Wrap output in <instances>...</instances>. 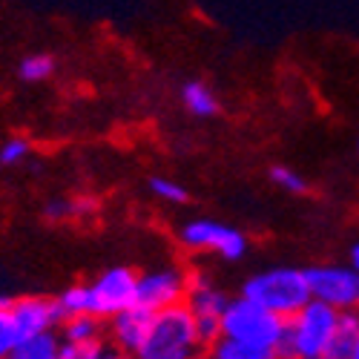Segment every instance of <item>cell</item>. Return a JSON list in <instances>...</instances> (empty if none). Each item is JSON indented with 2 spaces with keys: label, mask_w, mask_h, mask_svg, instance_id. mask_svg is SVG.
Returning a JSON list of instances; mask_svg holds the SVG:
<instances>
[{
  "label": "cell",
  "mask_w": 359,
  "mask_h": 359,
  "mask_svg": "<svg viewBox=\"0 0 359 359\" xmlns=\"http://www.w3.org/2000/svg\"><path fill=\"white\" fill-rule=\"evenodd\" d=\"M210 342L198 331V322L187 305H175L153 316L147 339L133 359H207Z\"/></svg>",
  "instance_id": "obj_1"
},
{
  "label": "cell",
  "mask_w": 359,
  "mask_h": 359,
  "mask_svg": "<svg viewBox=\"0 0 359 359\" xmlns=\"http://www.w3.org/2000/svg\"><path fill=\"white\" fill-rule=\"evenodd\" d=\"M242 296L253 299L262 308L279 313L282 319H290L311 302V285L305 267H293V264H279V267H264L256 271L253 276L245 279Z\"/></svg>",
  "instance_id": "obj_2"
},
{
  "label": "cell",
  "mask_w": 359,
  "mask_h": 359,
  "mask_svg": "<svg viewBox=\"0 0 359 359\" xmlns=\"http://www.w3.org/2000/svg\"><path fill=\"white\" fill-rule=\"evenodd\" d=\"M339 316L342 311L311 299L302 311L285 322L279 359H325L327 345L337 334Z\"/></svg>",
  "instance_id": "obj_3"
},
{
  "label": "cell",
  "mask_w": 359,
  "mask_h": 359,
  "mask_svg": "<svg viewBox=\"0 0 359 359\" xmlns=\"http://www.w3.org/2000/svg\"><path fill=\"white\" fill-rule=\"evenodd\" d=\"M285 322L287 319H282L279 313L267 311L259 302H253V299L238 293V296H230V305L222 316V337L253 342V345H267L279 351Z\"/></svg>",
  "instance_id": "obj_4"
},
{
  "label": "cell",
  "mask_w": 359,
  "mask_h": 359,
  "mask_svg": "<svg viewBox=\"0 0 359 359\" xmlns=\"http://www.w3.org/2000/svg\"><path fill=\"white\" fill-rule=\"evenodd\" d=\"M178 242L184 245L190 253H204V256H216L222 262H238L245 259L250 242L245 230H238L233 224L216 222V219H193L178 230Z\"/></svg>",
  "instance_id": "obj_5"
},
{
  "label": "cell",
  "mask_w": 359,
  "mask_h": 359,
  "mask_svg": "<svg viewBox=\"0 0 359 359\" xmlns=\"http://www.w3.org/2000/svg\"><path fill=\"white\" fill-rule=\"evenodd\" d=\"M311 296L337 311L359 308V273L351 264H313L305 267Z\"/></svg>",
  "instance_id": "obj_6"
},
{
  "label": "cell",
  "mask_w": 359,
  "mask_h": 359,
  "mask_svg": "<svg viewBox=\"0 0 359 359\" xmlns=\"http://www.w3.org/2000/svg\"><path fill=\"white\" fill-rule=\"evenodd\" d=\"M135 299H138V273L124 264L107 267L104 273H98L89 282V305H93V313L101 316L104 322L135 305Z\"/></svg>",
  "instance_id": "obj_7"
},
{
  "label": "cell",
  "mask_w": 359,
  "mask_h": 359,
  "mask_svg": "<svg viewBox=\"0 0 359 359\" xmlns=\"http://www.w3.org/2000/svg\"><path fill=\"white\" fill-rule=\"evenodd\" d=\"M190 287V273L178 264H158L138 273V299L135 302L149 308L153 313L184 305Z\"/></svg>",
  "instance_id": "obj_8"
},
{
  "label": "cell",
  "mask_w": 359,
  "mask_h": 359,
  "mask_svg": "<svg viewBox=\"0 0 359 359\" xmlns=\"http://www.w3.org/2000/svg\"><path fill=\"white\" fill-rule=\"evenodd\" d=\"M184 305L196 316L204 339L213 345L222 337V316L230 305V296L224 293V287L216 285L207 273H190V287H187Z\"/></svg>",
  "instance_id": "obj_9"
},
{
  "label": "cell",
  "mask_w": 359,
  "mask_h": 359,
  "mask_svg": "<svg viewBox=\"0 0 359 359\" xmlns=\"http://www.w3.org/2000/svg\"><path fill=\"white\" fill-rule=\"evenodd\" d=\"M153 316H156L153 311L138 305V302L121 313H115L112 319H107V345L135 353L141 348V342L147 339L149 327H153Z\"/></svg>",
  "instance_id": "obj_10"
},
{
  "label": "cell",
  "mask_w": 359,
  "mask_h": 359,
  "mask_svg": "<svg viewBox=\"0 0 359 359\" xmlns=\"http://www.w3.org/2000/svg\"><path fill=\"white\" fill-rule=\"evenodd\" d=\"M12 316L20 327V337H35L55 331L61 325V313L55 308V299L49 296H20L12 302Z\"/></svg>",
  "instance_id": "obj_11"
},
{
  "label": "cell",
  "mask_w": 359,
  "mask_h": 359,
  "mask_svg": "<svg viewBox=\"0 0 359 359\" xmlns=\"http://www.w3.org/2000/svg\"><path fill=\"white\" fill-rule=\"evenodd\" d=\"M182 104H184V109L193 118H201V121H207V118H216L222 112L219 95L213 93V86L204 83V81H187L182 86Z\"/></svg>",
  "instance_id": "obj_12"
},
{
  "label": "cell",
  "mask_w": 359,
  "mask_h": 359,
  "mask_svg": "<svg viewBox=\"0 0 359 359\" xmlns=\"http://www.w3.org/2000/svg\"><path fill=\"white\" fill-rule=\"evenodd\" d=\"M57 334H61L64 342H78V345H86V342H104L107 337V322L95 313H81V316H72V319H64L57 325Z\"/></svg>",
  "instance_id": "obj_13"
},
{
  "label": "cell",
  "mask_w": 359,
  "mask_h": 359,
  "mask_svg": "<svg viewBox=\"0 0 359 359\" xmlns=\"http://www.w3.org/2000/svg\"><path fill=\"white\" fill-rule=\"evenodd\" d=\"M207 359H279V351L267 348V345H253V342H242V339L219 337L210 345Z\"/></svg>",
  "instance_id": "obj_14"
},
{
  "label": "cell",
  "mask_w": 359,
  "mask_h": 359,
  "mask_svg": "<svg viewBox=\"0 0 359 359\" xmlns=\"http://www.w3.org/2000/svg\"><path fill=\"white\" fill-rule=\"evenodd\" d=\"M61 334L57 331H46V334H35V337H23L15 351L9 353V359H57L61 356Z\"/></svg>",
  "instance_id": "obj_15"
},
{
  "label": "cell",
  "mask_w": 359,
  "mask_h": 359,
  "mask_svg": "<svg viewBox=\"0 0 359 359\" xmlns=\"http://www.w3.org/2000/svg\"><path fill=\"white\" fill-rule=\"evenodd\" d=\"M356 339H359V308L356 311H342L337 334H334L331 345H327L325 359H348Z\"/></svg>",
  "instance_id": "obj_16"
},
{
  "label": "cell",
  "mask_w": 359,
  "mask_h": 359,
  "mask_svg": "<svg viewBox=\"0 0 359 359\" xmlns=\"http://www.w3.org/2000/svg\"><path fill=\"white\" fill-rule=\"evenodd\" d=\"M55 308L64 319L81 316V313H93V305H89V285H69L61 293L55 296Z\"/></svg>",
  "instance_id": "obj_17"
},
{
  "label": "cell",
  "mask_w": 359,
  "mask_h": 359,
  "mask_svg": "<svg viewBox=\"0 0 359 359\" xmlns=\"http://www.w3.org/2000/svg\"><path fill=\"white\" fill-rule=\"evenodd\" d=\"M55 67H57V61L49 52H32L18 64V78L26 83H41L55 75Z\"/></svg>",
  "instance_id": "obj_18"
},
{
  "label": "cell",
  "mask_w": 359,
  "mask_h": 359,
  "mask_svg": "<svg viewBox=\"0 0 359 359\" xmlns=\"http://www.w3.org/2000/svg\"><path fill=\"white\" fill-rule=\"evenodd\" d=\"M267 175H271V182H273L279 190H285V193L305 196V193L311 190L308 178H305L302 172H296L293 167H287V164H273L271 170H267Z\"/></svg>",
  "instance_id": "obj_19"
},
{
  "label": "cell",
  "mask_w": 359,
  "mask_h": 359,
  "mask_svg": "<svg viewBox=\"0 0 359 359\" xmlns=\"http://www.w3.org/2000/svg\"><path fill=\"white\" fill-rule=\"evenodd\" d=\"M95 207L93 198H57L46 204V219L52 222H67V219H78L83 213H89Z\"/></svg>",
  "instance_id": "obj_20"
},
{
  "label": "cell",
  "mask_w": 359,
  "mask_h": 359,
  "mask_svg": "<svg viewBox=\"0 0 359 359\" xmlns=\"http://www.w3.org/2000/svg\"><path fill=\"white\" fill-rule=\"evenodd\" d=\"M149 193H153L156 198H161V201H167V204H187L190 201L187 187L172 182V178H164V175L149 178Z\"/></svg>",
  "instance_id": "obj_21"
},
{
  "label": "cell",
  "mask_w": 359,
  "mask_h": 359,
  "mask_svg": "<svg viewBox=\"0 0 359 359\" xmlns=\"http://www.w3.org/2000/svg\"><path fill=\"white\" fill-rule=\"evenodd\" d=\"M20 327L12 316V305L0 308V359H9V353L15 351V345L20 342Z\"/></svg>",
  "instance_id": "obj_22"
},
{
  "label": "cell",
  "mask_w": 359,
  "mask_h": 359,
  "mask_svg": "<svg viewBox=\"0 0 359 359\" xmlns=\"http://www.w3.org/2000/svg\"><path fill=\"white\" fill-rule=\"evenodd\" d=\"M29 156H32V144H29L23 135H12L0 144V167H18Z\"/></svg>",
  "instance_id": "obj_23"
},
{
  "label": "cell",
  "mask_w": 359,
  "mask_h": 359,
  "mask_svg": "<svg viewBox=\"0 0 359 359\" xmlns=\"http://www.w3.org/2000/svg\"><path fill=\"white\" fill-rule=\"evenodd\" d=\"M101 351H104V342H86V345L64 342L61 345V356L57 359H98Z\"/></svg>",
  "instance_id": "obj_24"
},
{
  "label": "cell",
  "mask_w": 359,
  "mask_h": 359,
  "mask_svg": "<svg viewBox=\"0 0 359 359\" xmlns=\"http://www.w3.org/2000/svg\"><path fill=\"white\" fill-rule=\"evenodd\" d=\"M98 359H133V353L118 351V348H112V345H104V351H101V356H98Z\"/></svg>",
  "instance_id": "obj_25"
},
{
  "label": "cell",
  "mask_w": 359,
  "mask_h": 359,
  "mask_svg": "<svg viewBox=\"0 0 359 359\" xmlns=\"http://www.w3.org/2000/svg\"><path fill=\"white\" fill-rule=\"evenodd\" d=\"M348 264H351V267H353V271L359 273V242H356V245L351 248V253H348Z\"/></svg>",
  "instance_id": "obj_26"
},
{
  "label": "cell",
  "mask_w": 359,
  "mask_h": 359,
  "mask_svg": "<svg viewBox=\"0 0 359 359\" xmlns=\"http://www.w3.org/2000/svg\"><path fill=\"white\" fill-rule=\"evenodd\" d=\"M12 302H15V299H12V296H0V308H9Z\"/></svg>",
  "instance_id": "obj_27"
},
{
  "label": "cell",
  "mask_w": 359,
  "mask_h": 359,
  "mask_svg": "<svg viewBox=\"0 0 359 359\" xmlns=\"http://www.w3.org/2000/svg\"><path fill=\"white\" fill-rule=\"evenodd\" d=\"M348 359H359V339L353 342V351H351V356H348Z\"/></svg>",
  "instance_id": "obj_28"
}]
</instances>
